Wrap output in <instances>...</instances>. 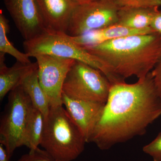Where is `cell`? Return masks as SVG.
Here are the masks:
<instances>
[{"instance_id":"1","label":"cell","mask_w":161,"mask_h":161,"mask_svg":"<svg viewBox=\"0 0 161 161\" xmlns=\"http://www.w3.org/2000/svg\"><path fill=\"white\" fill-rule=\"evenodd\" d=\"M161 115V98L151 72L135 83L112 84L102 114L88 143L101 150L143 135Z\"/></svg>"},{"instance_id":"2","label":"cell","mask_w":161,"mask_h":161,"mask_svg":"<svg viewBox=\"0 0 161 161\" xmlns=\"http://www.w3.org/2000/svg\"><path fill=\"white\" fill-rule=\"evenodd\" d=\"M83 47L101 61L112 84L125 82L132 76L144 78L150 74L161 58V36L157 32L131 35Z\"/></svg>"},{"instance_id":"3","label":"cell","mask_w":161,"mask_h":161,"mask_svg":"<svg viewBox=\"0 0 161 161\" xmlns=\"http://www.w3.org/2000/svg\"><path fill=\"white\" fill-rule=\"evenodd\" d=\"M86 142L63 105L51 107L44 119L40 146L58 161H73L83 152Z\"/></svg>"},{"instance_id":"4","label":"cell","mask_w":161,"mask_h":161,"mask_svg":"<svg viewBox=\"0 0 161 161\" xmlns=\"http://www.w3.org/2000/svg\"><path fill=\"white\" fill-rule=\"evenodd\" d=\"M23 45L30 57L46 54L78 60L99 70L110 80L109 73L101 61L67 33L48 30L31 40H24Z\"/></svg>"},{"instance_id":"5","label":"cell","mask_w":161,"mask_h":161,"mask_svg":"<svg viewBox=\"0 0 161 161\" xmlns=\"http://www.w3.org/2000/svg\"><path fill=\"white\" fill-rule=\"evenodd\" d=\"M8 100L1 119L0 144L11 158L16 149L24 146L25 132L33 105L21 85L9 92Z\"/></svg>"},{"instance_id":"6","label":"cell","mask_w":161,"mask_h":161,"mask_svg":"<svg viewBox=\"0 0 161 161\" xmlns=\"http://www.w3.org/2000/svg\"><path fill=\"white\" fill-rule=\"evenodd\" d=\"M111 86L99 70L75 60L64 82L62 94L74 99L106 103Z\"/></svg>"},{"instance_id":"7","label":"cell","mask_w":161,"mask_h":161,"mask_svg":"<svg viewBox=\"0 0 161 161\" xmlns=\"http://www.w3.org/2000/svg\"><path fill=\"white\" fill-rule=\"evenodd\" d=\"M119 8L115 0H95L78 5L72 15L67 33L78 36L115 25Z\"/></svg>"},{"instance_id":"8","label":"cell","mask_w":161,"mask_h":161,"mask_svg":"<svg viewBox=\"0 0 161 161\" xmlns=\"http://www.w3.org/2000/svg\"><path fill=\"white\" fill-rule=\"evenodd\" d=\"M34 58L37 64L39 82L48 98L50 108L63 105L64 82L75 60L46 54Z\"/></svg>"},{"instance_id":"9","label":"cell","mask_w":161,"mask_h":161,"mask_svg":"<svg viewBox=\"0 0 161 161\" xmlns=\"http://www.w3.org/2000/svg\"><path fill=\"white\" fill-rule=\"evenodd\" d=\"M5 6L24 40L48 30L37 0H4Z\"/></svg>"},{"instance_id":"10","label":"cell","mask_w":161,"mask_h":161,"mask_svg":"<svg viewBox=\"0 0 161 161\" xmlns=\"http://www.w3.org/2000/svg\"><path fill=\"white\" fill-rule=\"evenodd\" d=\"M62 102L69 115L80 129L88 143L101 116L105 103L74 99L63 94Z\"/></svg>"},{"instance_id":"11","label":"cell","mask_w":161,"mask_h":161,"mask_svg":"<svg viewBox=\"0 0 161 161\" xmlns=\"http://www.w3.org/2000/svg\"><path fill=\"white\" fill-rule=\"evenodd\" d=\"M49 30L67 32L73 13L78 4L74 0H37Z\"/></svg>"},{"instance_id":"12","label":"cell","mask_w":161,"mask_h":161,"mask_svg":"<svg viewBox=\"0 0 161 161\" xmlns=\"http://www.w3.org/2000/svg\"><path fill=\"white\" fill-rule=\"evenodd\" d=\"M153 32H155L150 27L145 29H134L115 24L92 31L78 36H70L72 40L80 46H87L100 44L131 35L146 34Z\"/></svg>"},{"instance_id":"13","label":"cell","mask_w":161,"mask_h":161,"mask_svg":"<svg viewBox=\"0 0 161 161\" xmlns=\"http://www.w3.org/2000/svg\"><path fill=\"white\" fill-rule=\"evenodd\" d=\"M5 54L0 53V100L15 88L21 85L22 81L31 72L37 67V64L23 63L17 61L8 67L5 63Z\"/></svg>"},{"instance_id":"14","label":"cell","mask_w":161,"mask_h":161,"mask_svg":"<svg viewBox=\"0 0 161 161\" xmlns=\"http://www.w3.org/2000/svg\"><path fill=\"white\" fill-rule=\"evenodd\" d=\"M158 8V7H121L118 11L116 24L134 29L149 28Z\"/></svg>"},{"instance_id":"15","label":"cell","mask_w":161,"mask_h":161,"mask_svg":"<svg viewBox=\"0 0 161 161\" xmlns=\"http://www.w3.org/2000/svg\"><path fill=\"white\" fill-rule=\"evenodd\" d=\"M21 86L29 96L33 106L42 112L45 118L49 113L50 105L39 82L38 66L23 79Z\"/></svg>"},{"instance_id":"16","label":"cell","mask_w":161,"mask_h":161,"mask_svg":"<svg viewBox=\"0 0 161 161\" xmlns=\"http://www.w3.org/2000/svg\"><path fill=\"white\" fill-rule=\"evenodd\" d=\"M44 115L33 106L26 126L24 139V146L30 150H34L40 146L44 127Z\"/></svg>"},{"instance_id":"17","label":"cell","mask_w":161,"mask_h":161,"mask_svg":"<svg viewBox=\"0 0 161 161\" xmlns=\"http://www.w3.org/2000/svg\"><path fill=\"white\" fill-rule=\"evenodd\" d=\"M9 26L8 20L3 12L0 13V53L8 54L16 59L17 61L23 63H31L30 56L26 53L20 52L15 47L7 37Z\"/></svg>"},{"instance_id":"18","label":"cell","mask_w":161,"mask_h":161,"mask_svg":"<svg viewBox=\"0 0 161 161\" xmlns=\"http://www.w3.org/2000/svg\"><path fill=\"white\" fill-rule=\"evenodd\" d=\"M117 5L121 7H159L161 0H115Z\"/></svg>"},{"instance_id":"19","label":"cell","mask_w":161,"mask_h":161,"mask_svg":"<svg viewBox=\"0 0 161 161\" xmlns=\"http://www.w3.org/2000/svg\"><path fill=\"white\" fill-rule=\"evenodd\" d=\"M143 151L150 156L153 161H161V132L152 142L144 146Z\"/></svg>"},{"instance_id":"20","label":"cell","mask_w":161,"mask_h":161,"mask_svg":"<svg viewBox=\"0 0 161 161\" xmlns=\"http://www.w3.org/2000/svg\"><path fill=\"white\" fill-rule=\"evenodd\" d=\"M18 161H58L53 158L44 150L38 148L22 156Z\"/></svg>"},{"instance_id":"21","label":"cell","mask_w":161,"mask_h":161,"mask_svg":"<svg viewBox=\"0 0 161 161\" xmlns=\"http://www.w3.org/2000/svg\"><path fill=\"white\" fill-rule=\"evenodd\" d=\"M151 74L156 88L161 98V56L155 67L151 71Z\"/></svg>"},{"instance_id":"22","label":"cell","mask_w":161,"mask_h":161,"mask_svg":"<svg viewBox=\"0 0 161 161\" xmlns=\"http://www.w3.org/2000/svg\"><path fill=\"white\" fill-rule=\"evenodd\" d=\"M150 27L161 36V10L158 9L151 21Z\"/></svg>"},{"instance_id":"23","label":"cell","mask_w":161,"mask_h":161,"mask_svg":"<svg viewBox=\"0 0 161 161\" xmlns=\"http://www.w3.org/2000/svg\"><path fill=\"white\" fill-rule=\"evenodd\" d=\"M7 150L3 144H0V161H11Z\"/></svg>"},{"instance_id":"24","label":"cell","mask_w":161,"mask_h":161,"mask_svg":"<svg viewBox=\"0 0 161 161\" xmlns=\"http://www.w3.org/2000/svg\"><path fill=\"white\" fill-rule=\"evenodd\" d=\"M74 1L77 3L78 5L80 4H85V3H90V2H93L95 0H74Z\"/></svg>"}]
</instances>
